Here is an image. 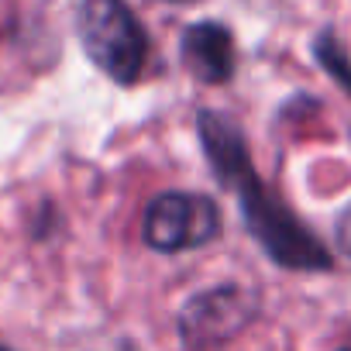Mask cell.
Returning a JSON list of instances; mask_svg holds the SVG:
<instances>
[{
    "label": "cell",
    "instance_id": "6da1fadb",
    "mask_svg": "<svg viewBox=\"0 0 351 351\" xmlns=\"http://www.w3.org/2000/svg\"><path fill=\"white\" fill-rule=\"evenodd\" d=\"M197 138L214 180L238 200L241 224L269 262H276L286 272H310V276L334 269V255L317 238V231L258 176L248 134L231 114L200 107Z\"/></svg>",
    "mask_w": 351,
    "mask_h": 351
},
{
    "label": "cell",
    "instance_id": "7a4b0ae2",
    "mask_svg": "<svg viewBox=\"0 0 351 351\" xmlns=\"http://www.w3.org/2000/svg\"><path fill=\"white\" fill-rule=\"evenodd\" d=\"M76 38L83 56L117 86H134L152 56V38L128 0H80Z\"/></svg>",
    "mask_w": 351,
    "mask_h": 351
},
{
    "label": "cell",
    "instance_id": "3957f363",
    "mask_svg": "<svg viewBox=\"0 0 351 351\" xmlns=\"http://www.w3.org/2000/svg\"><path fill=\"white\" fill-rule=\"evenodd\" d=\"M224 234L221 207L210 193L162 190L145 204L141 241L158 255H183L214 245Z\"/></svg>",
    "mask_w": 351,
    "mask_h": 351
},
{
    "label": "cell",
    "instance_id": "277c9868",
    "mask_svg": "<svg viewBox=\"0 0 351 351\" xmlns=\"http://www.w3.org/2000/svg\"><path fill=\"white\" fill-rule=\"evenodd\" d=\"M258 313L262 300L255 289H245L241 282H217L186 296L176 313V334L186 351H221L238 341Z\"/></svg>",
    "mask_w": 351,
    "mask_h": 351
},
{
    "label": "cell",
    "instance_id": "5b68a950",
    "mask_svg": "<svg viewBox=\"0 0 351 351\" xmlns=\"http://www.w3.org/2000/svg\"><path fill=\"white\" fill-rule=\"evenodd\" d=\"M180 59H183V69L200 86H228L238 76L234 32L217 18L193 21L180 35Z\"/></svg>",
    "mask_w": 351,
    "mask_h": 351
},
{
    "label": "cell",
    "instance_id": "8992f818",
    "mask_svg": "<svg viewBox=\"0 0 351 351\" xmlns=\"http://www.w3.org/2000/svg\"><path fill=\"white\" fill-rule=\"evenodd\" d=\"M310 52H313V62L351 97V56L344 49V42L337 38L334 28H320L310 42Z\"/></svg>",
    "mask_w": 351,
    "mask_h": 351
},
{
    "label": "cell",
    "instance_id": "52a82bcc",
    "mask_svg": "<svg viewBox=\"0 0 351 351\" xmlns=\"http://www.w3.org/2000/svg\"><path fill=\"white\" fill-rule=\"evenodd\" d=\"M334 245H337L341 255L351 258V204L341 207V214L334 217Z\"/></svg>",
    "mask_w": 351,
    "mask_h": 351
},
{
    "label": "cell",
    "instance_id": "ba28073f",
    "mask_svg": "<svg viewBox=\"0 0 351 351\" xmlns=\"http://www.w3.org/2000/svg\"><path fill=\"white\" fill-rule=\"evenodd\" d=\"M42 221H45V224H49V221H56V207H49V204H45ZM35 238H38V241H45V228H35Z\"/></svg>",
    "mask_w": 351,
    "mask_h": 351
},
{
    "label": "cell",
    "instance_id": "9c48e42d",
    "mask_svg": "<svg viewBox=\"0 0 351 351\" xmlns=\"http://www.w3.org/2000/svg\"><path fill=\"white\" fill-rule=\"evenodd\" d=\"M169 4H197V0H169Z\"/></svg>",
    "mask_w": 351,
    "mask_h": 351
},
{
    "label": "cell",
    "instance_id": "30bf717a",
    "mask_svg": "<svg viewBox=\"0 0 351 351\" xmlns=\"http://www.w3.org/2000/svg\"><path fill=\"white\" fill-rule=\"evenodd\" d=\"M0 351H18V348H11V344H4V341H0Z\"/></svg>",
    "mask_w": 351,
    "mask_h": 351
},
{
    "label": "cell",
    "instance_id": "8fae6325",
    "mask_svg": "<svg viewBox=\"0 0 351 351\" xmlns=\"http://www.w3.org/2000/svg\"><path fill=\"white\" fill-rule=\"evenodd\" d=\"M337 351H351V348H337Z\"/></svg>",
    "mask_w": 351,
    "mask_h": 351
}]
</instances>
